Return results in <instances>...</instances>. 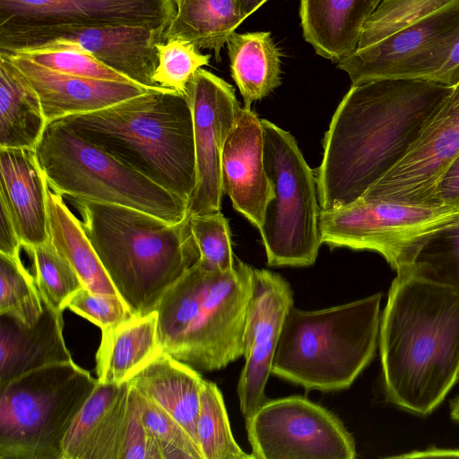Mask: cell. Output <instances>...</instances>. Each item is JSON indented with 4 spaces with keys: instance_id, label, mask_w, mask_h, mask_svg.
Segmentation results:
<instances>
[{
    "instance_id": "1",
    "label": "cell",
    "mask_w": 459,
    "mask_h": 459,
    "mask_svg": "<svg viewBox=\"0 0 459 459\" xmlns=\"http://www.w3.org/2000/svg\"><path fill=\"white\" fill-rule=\"evenodd\" d=\"M452 88L416 79L351 85L332 117L315 172L320 209L357 200L395 167Z\"/></svg>"
},
{
    "instance_id": "2",
    "label": "cell",
    "mask_w": 459,
    "mask_h": 459,
    "mask_svg": "<svg viewBox=\"0 0 459 459\" xmlns=\"http://www.w3.org/2000/svg\"><path fill=\"white\" fill-rule=\"evenodd\" d=\"M396 273L378 339L385 394L425 416L459 381V290L406 269Z\"/></svg>"
},
{
    "instance_id": "3",
    "label": "cell",
    "mask_w": 459,
    "mask_h": 459,
    "mask_svg": "<svg viewBox=\"0 0 459 459\" xmlns=\"http://www.w3.org/2000/svg\"><path fill=\"white\" fill-rule=\"evenodd\" d=\"M117 292L134 316L156 311L164 294L200 259L190 214L169 223L132 207L65 196Z\"/></svg>"
},
{
    "instance_id": "4",
    "label": "cell",
    "mask_w": 459,
    "mask_h": 459,
    "mask_svg": "<svg viewBox=\"0 0 459 459\" xmlns=\"http://www.w3.org/2000/svg\"><path fill=\"white\" fill-rule=\"evenodd\" d=\"M60 120L189 204L196 169L193 114L186 93L151 89L105 108Z\"/></svg>"
},
{
    "instance_id": "5",
    "label": "cell",
    "mask_w": 459,
    "mask_h": 459,
    "mask_svg": "<svg viewBox=\"0 0 459 459\" xmlns=\"http://www.w3.org/2000/svg\"><path fill=\"white\" fill-rule=\"evenodd\" d=\"M253 271L238 259L227 272L198 260L156 308L160 350L198 371L219 370L244 356Z\"/></svg>"
},
{
    "instance_id": "6",
    "label": "cell",
    "mask_w": 459,
    "mask_h": 459,
    "mask_svg": "<svg viewBox=\"0 0 459 459\" xmlns=\"http://www.w3.org/2000/svg\"><path fill=\"white\" fill-rule=\"evenodd\" d=\"M382 295L318 310L290 308L272 374L307 390L349 388L372 360L379 339Z\"/></svg>"
},
{
    "instance_id": "7",
    "label": "cell",
    "mask_w": 459,
    "mask_h": 459,
    "mask_svg": "<svg viewBox=\"0 0 459 459\" xmlns=\"http://www.w3.org/2000/svg\"><path fill=\"white\" fill-rule=\"evenodd\" d=\"M49 188L65 196L120 204L169 223L188 215V203L82 138L60 119L47 124L35 146Z\"/></svg>"
},
{
    "instance_id": "8",
    "label": "cell",
    "mask_w": 459,
    "mask_h": 459,
    "mask_svg": "<svg viewBox=\"0 0 459 459\" xmlns=\"http://www.w3.org/2000/svg\"><path fill=\"white\" fill-rule=\"evenodd\" d=\"M98 383L72 360L0 385V459H62L65 437Z\"/></svg>"
},
{
    "instance_id": "9",
    "label": "cell",
    "mask_w": 459,
    "mask_h": 459,
    "mask_svg": "<svg viewBox=\"0 0 459 459\" xmlns=\"http://www.w3.org/2000/svg\"><path fill=\"white\" fill-rule=\"evenodd\" d=\"M264 164L273 198L258 229L270 266H308L322 245L316 177L294 137L261 119Z\"/></svg>"
},
{
    "instance_id": "10",
    "label": "cell",
    "mask_w": 459,
    "mask_h": 459,
    "mask_svg": "<svg viewBox=\"0 0 459 459\" xmlns=\"http://www.w3.org/2000/svg\"><path fill=\"white\" fill-rule=\"evenodd\" d=\"M459 219V205L426 206L360 196L320 211L322 244L380 254L396 272L406 267L435 232Z\"/></svg>"
},
{
    "instance_id": "11",
    "label": "cell",
    "mask_w": 459,
    "mask_h": 459,
    "mask_svg": "<svg viewBox=\"0 0 459 459\" xmlns=\"http://www.w3.org/2000/svg\"><path fill=\"white\" fill-rule=\"evenodd\" d=\"M255 459H353L355 442L340 419L308 399L264 402L246 420Z\"/></svg>"
},
{
    "instance_id": "12",
    "label": "cell",
    "mask_w": 459,
    "mask_h": 459,
    "mask_svg": "<svg viewBox=\"0 0 459 459\" xmlns=\"http://www.w3.org/2000/svg\"><path fill=\"white\" fill-rule=\"evenodd\" d=\"M459 38V0L337 64L352 85L383 79L425 80L443 64Z\"/></svg>"
},
{
    "instance_id": "13",
    "label": "cell",
    "mask_w": 459,
    "mask_h": 459,
    "mask_svg": "<svg viewBox=\"0 0 459 459\" xmlns=\"http://www.w3.org/2000/svg\"><path fill=\"white\" fill-rule=\"evenodd\" d=\"M164 30L142 25L114 24L61 30L0 35V52L73 48L82 50L135 84L160 87L153 80L158 65L156 44Z\"/></svg>"
},
{
    "instance_id": "14",
    "label": "cell",
    "mask_w": 459,
    "mask_h": 459,
    "mask_svg": "<svg viewBox=\"0 0 459 459\" xmlns=\"http://www.w3.org/2000/svg\"><path fill=\"white\" fill-rule=\"evenodd\" d=\"M459 154V83L421 131L405 157L361 196L411 205L440 206L439 181Z\"/></svg>"
},
{
    "instance_id": "15",
    "label": "cell",
    "mask_w": 459,
    "mask_h": 459,
    "mask_svg": "<svg viewBox=\"0 0 459 459\" xmlns=\"http://www.w3.org/2000/svg\"><path fill=\"white\" fill-rule=\"evenodd\" d=\"M174 0H0V35L129 24L166 30Z\"/></svg>"
},
{
    "instance_id": "16",
    "label": "cell",
    "mask_w": 459,
    "mask_h": 459,
    "mask_svg": "<svg viewBox=\"0 0 459 459\" xmlns=\"http://www.w3.org/2000/svg\"><path fill=\"white\" fill-rule=\"evenodd\" d=\"M186 95L193 114L196 169L188 213L221 212L222 151L240 105L232 85L202 68L186 83Z\"/></svg>"
},
{
    "instance_id": "17",
    "label": "cell",
    "mask_w": 459,
    "mask_h": 459,
    "mask_svg": "<svg viewBox=\"0 0 459 459\" xmlns=\"http://www.w3.org/2000/svg\"><path fill=\"white\" fill-rule=\"evenodd\" d=\"M252 281L244 329L245 364L237 386L246 420L267 401L266 383L283 322L293 306L291 287L280 274L254 268Z\"/></svg>"
},
{
    "instance_id": "18",
    "label": "cell",
    "mask_w": 459,
    "mask_h": 459,
    "mask_svg": "<svg viewBox=\"0 0 459 459\" xmlns=\"http://www.w3.org/2000/svg\"><path fill=\"white\" fill-rule=\"evenodd\" d=\"M221 180L234 209L259 229L273 195L264 164L261 119L250 108L240 107L226 138Z\"/></svg>"
},
{
    "instance_id": "19",
    "label": "cell",
    "mask_w": 459,
    "mask_h": 459,
    "mask_svg": "<svg viewBox=\"0 0 459 459\" xmlns=\"http://www.w3.org/2000/svg\"><path fill=\"white\" fill-rule=\"evenodd\" d=\"M38 95L47 124L68 116L105 108L147 92L132 82L78 77L51 71L19 53L0 52Z\"/></svg>"
},
{
    "instance_id": "20",
    "label": "cell",
    "mask_w": 459,
    "mask_h": 459,
    "mask_svg": "<svg viewBox=\"0 0 459 459\" xmlns=\"http://www.w3.org/2000/svg\"><path fill=\"white\" fill-rule=\"evenodd\" d=\"M130 385L98 383L72 423L62 459H120Z\"/></svg>"
},
{
    "instance_id": "21",
    "label": "cell",
    "mask_w": 459,
    "mask_h": 459,
    "mask_svg": "<svg viewBox=\"0 0 459 459\" xmlns=\"http://www.w3.org/2000/svg\"><path fill=\"white\" fill-rule=\"evenodd\" d=\"M47 189L35 149L0 148V201L12 215L22 247L49 239Z\"/></svg>"
},
{
    "instance_id": "22",
    "label": "cell",
    "mask_w": 459,
    "mask_h": 459,
    "mask_svg": "<svg viewBox=\"0 0 459 459\" xmlns=\"http://www.w3.org/2000/svg\"><path fill=\"white\" fill-rule=\"evenodd\" d=\"M63 328V312L44 299L43 312L33 325L0 315V385L34 369L72 361Z\"/></svg>"
},
{
    "instance_id": "23",
    "label": "cell",
    "mask_w": 459,
    "mask_h": 459,
    "mask_svg": "<svg viewBox=\"0 0 459 459\" xmlns=\"http://www.w3.org/2000/svg\"><path fill=\"white\" fill-rule=\"evenodd\" d=\"M383 0H300L305 40L315 52L338 64L359 45L362 30Z\"/></svg>"
},
{
    "instance_id": "24",
    "label": "cell",
    "mask_w": 459,
    "mask_h": 459,
    "mask_svg": "<svg viewBox=\"0 0 459 459\" xmlns=\"http://www.w3.org/2000/svg\"><path fill=\"white\" fill-rule=\"evenodd\" d=\"M204 381L198 370L161 350L128 380L143 396L176 420L197 445L196 423Z\"/></svg>"
},
{
    "instance_id": "25",
    "label": "cell",
    "mask_w": 459,
    "mask_h": 459,
    "mask_svg": "<svg viewBox=\"0 0 459 459\" xmlns=\"http://www.w3.org/2000/svg\"><path fill=\"white\" fill-rule=\"evenodd\" d=\"M101 332L96 353L100 383L120 385L128 381L160 351L156 311L133 316Z\"/></svg>"
},
{
    "instance_id": "26",
    "label": "cell",
    "mask_w": 459,
    "mask_h": 459,
    "mask_svg": "<svg viewBox=\"0 0 459 459\" xmlns=\"http://www.w3.org/2000/svg\"><path fill=\"white\" fill-rule=\"evenodd\" d=\"M230 74L244 107L268 96L281 85V52L268 31L230 35L227 42Z\"/></svg>"
},
{
    "instance_id": "27",
    "label": "cell",
    "mask_w": 459,
    "mask_h": 459,
    "mask_svg": "<svg viewBox=\"0 0 459 459\" xmlns=\"http://www.w3.org/2000/svg\"><path fill=\"white\" fill-rule=\"evenodd\" d=\"M49 238L59 254L76 272L83 286L92 292L118 294L100 259L86 236L79 218L63 195L47 189Z\"/></svg>"
},
{
    "instance_id": "28",
    "label": "cell",
    "mask_w": 459,
    "mask_h": 459,
    "mask_svg": "<svg viewBox=\"0 0 459 459\" xmlns=\"http://www.w3.org/2000/svg\"><path fill=\"white\" fill-rule=\"evenodd\" d=\"M176 13L163 41L180 39L211 49L221 61L228 39L245 20L238 0H174Z\"/></svg>"
},
{
    "instance_id": "29",
    "label": "cell",
    "mask_w": 459,
    "mask_h": 459,
    "mask_svg": "<svg viewBox=\"0 0 459 459\" xmlns=\"http://www.w3.org/2000/svg\"><path fill=\"white\" fill-rule=\"evenodd\" d=\"M46 126L36 92L0 57V148L34 149Z\"/></svg>"
},
{
    "instance_id": "30",
    "label": "cell",
    "mask_w": 459,
    "mask_h": 459,
    "mask_svg": "<svg viewBox=\"0 0 459 459\" xmlns=\"http://www.w3.org/2000/svg\"><path fill=\"white\" fill-rule=\"evenodd\" d=\"M196 438L203 459H251L236 442L222 394L213 382L204 381L196 423Z\"/></svg>"
},
{
    "instance_id": "31",
    "label": "cell",
    "mask_w": 459,
    "mask_h": 459,
    "mask_svg": "<svg viewBox=\"0 0 459 459\" xmlns=\"http://www.w3.org/2000/svg\"><path fill=\"white\" fill-rule=\"evenodd\" d=\"M22 249L31 258L32 275L41 297L52 308L63 312L70 299L84 287L80 277L50 238Z\"/></svg>"
},
{
    "instance_id": "32",
    "label": "cell",
    "mask_w": 459,
    "mask_h": 459,
    "mask_svg": "<svg viewBox=\"0 0 459 459\" xmlns=\"http://www.w3.org/2000/svg\"><path fill=\"white\" fill-rule=\"evenodd\" d=\"M43 312V299L21 255L0 253V315L33 325Z\"/></svg>"
},
{
    "instance_id": "33",
    "label": "cell",
    "mask_w": 459,
    "mask_h": 459,
    "mask_svg": "<svg viewBox=\"0 0 459 459\" xmlns=\"http://www.w3.org/2000/svg\"><path fill=\"white\" fill-rule=\"evenodd\" d=\"M403 269L459 290V225L432 234Z\"/></svg>"
},
{
    "instance_id": "34",
    "label": "cell",
    "mask_w": 459,
    "mask_h": 459,
    "mask_svg": "<svg viewBox=\"0 0 459 459\" xmlns=\"http://www.w3.org/2000/svg\"><path fill=\"white\" fill-rule=\"evenodd\" d=\"M452 1L454 0H383L367 21L358 48H364L387 38Z\"/></svg>"
},
{
    "instance_id": "35",
    "label": "cell",
    "mask_w": 459,
    "mask_h": 459,
    "mask_svg": "<svg viewBox=\"0 0 459 459\" xmlns=\"http://www.w3.org/2000/svg\"><path fill=\"white\" fill-rule=\"evenodd\" d=\"M158 65L153 80L161 88L186 93V83L202 66L207 65L210 55H204L193 43L170 39L156 44Z\"/></svg>"
},
{
    "instance_id": "36",
    "label": "cell",
    "mask_w": 459,
    "mask_h": 459,
    "mask_svg": "<svg viewBox=\"0 0 459 459\" xmlns=\"http://www.w3.org/2000/svg\"><path fill=\"white\" fill-rule=\"evenodd\" d=\"M192 231L197 244L199 262L222 272L235 267L237 258L231 247L228 220L221 212L190 215Z\"/></svg>"
},
{
    "instance_id": "37",
    "label": "cell",
    "mask_w": 459,
    "mask_h": 459,
    "mask_svg": "<svg viewBox=\"0 0 459 459\" xmlns=\"http://www.w3.org/2000/svg\"><path fill=\"white\" fill-rule=\"evenodd\" d=\"M138 401L143 422L158 442L163 459H203L196 442L176 420L139 392Z\"/></svg>"
},
{
    "instance_id": "38",
    "label": "cell",
    "mask_w": 459,
    "mask_h": 459,
    "mask_svg": "<svg viewBox=\"0 0 459 459\" xmlns=\"http://www.w3.org/2000/svg\"><path fill=\"white\" fill-rule=\"evenodd\" d=\"M54 72L97 80L132 82L91 55L73 48H50L17 52Z\"/></svg>"
},
{
    "instance_id": "39",
    "label": "cell",
    "mask_w": 459,
    "mask_h": 459,
    "mask_svg": "<svg viewBox=\"0 0 459 459\" xmlns=\"http://www.w3.org/2000/svg\"><path fill=\"white\" fill-rule=\"evenodd\" d=\"M67 308L98 325L101 330L134 316L118 294L92 292L85 287L70 299Z\"/></svg>"
},
{
    "instance_id": "40",
    "label": "cell",
    "mask_w": 459,
    "mask_h": 459,
    "mask_svg": "<svg viewBox=\"0 0 459 459\" xmlns=\"http://www.w3.org/2000/svg\"><path fill=\"white\" fill-rule=\"evenodd\" d=\"M120 459H163L158 442L143 422L138 392L131 385Z\"/></svg>"
},
{
    "instance_id": "41",
    "label": "cell",
    "mask_w": 459,
    "mask_h": 459,
    "mask_svg": "<svg viewBox=\"0 0 459 459\" xmlns=\"http://www.w3.org/2000/svg\"><path fill=\"white\" fill-rule=\"evenodd\" d=\"M437 198L440 206L459 205V154L442 176Z\"/></svg>"
},
{
    "instance_id": "42",
    "label": "cell",
    "mask_w": 459,
    "mask_h": 459,
    "mask_svg": "<svg viewBox=\"0 0 459 459\" xmlns=\"http://www.w3.org/2000/svg\"><path fill=\"white\" fill-rule=\"evenodd\" d=\"M0 253L8 255H20L22 243L7 206L1 202Z\"/></svg>"
},
{
    "instance_id": "43",
    "label": "cell",
    "mask_w": 459,
    "mask_h": 459,
    "mask_svg": "<svg viewBox=\"0 0 459 459\" xmlns=\"http://www.w3.org/2000/svg\"><path fill=\"white\" fill-rule=\"evenodd\" d=\"M427 81L447 87L459 83V38L451 47L441 66L431 74Z\"/></svg>"
},
{
    "instance_id": "44",
    "label": "cell",
    "mask_w": 459,
    "mask_h": 459,
    "mask_svg": "<svg viewBox=\"0 0 459 459\" xmlns=\"http://www.w3.org/2000/svg\"><path fill=\"white\" fill-rule=\"evenodd\" d=\"M244 19L255 12L267 0H238Z\"/></svg>"
},
{
    "instance_id": "45",
    "label": "cell",
    "mask_w": 459,
    "mask_h": 459,
    "mask_svg": "<svg viewBox=\"0 0 459 459\" xmlns=\"http://www.w3.org/2000/svg\"><path fill=\"white\" fill-rule=\"evenodd\" d=\"M451 417L459 421V395L451 402Z\"/></svg>"
},
{
    "instance_id": "46",
    "label": "cell",
    "mask_w": 459,
    "mask_h": 459,
    "mask_svg": "<svg viewBox=\"0 0 459 459\" xmlns=\"http://www.w3.org/2000/svg\"><path fill=\"white\" fill-rule=\"evenodd\" d=\"M453 225H459V219Z\"/></svg>"
}]
</instances>
